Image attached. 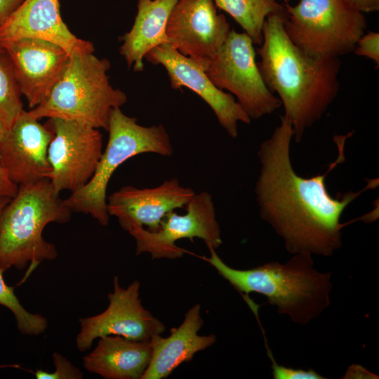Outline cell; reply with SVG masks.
Listing matches in <instances>:
<instances>
[{
    "label": "cell",
    "mask_w": 379,
    "mask_h": 379,
    "mask_svg": "<svg viewBox=\"0 0 379 379\" xmlns=\"http://www.w3.org/2000/svg\"><path fill=\"white\" fill-rule=\"evenodd\" d=\"M9 198H0V211L9 201ZM0 267V305L10 310L13 314L19 331L27 335H39L48 326L46 319L39 314L28 312L20 303L14 292V288L7 285Z\"/></svg>",
    "instance_id": "603a6c76"
},
{
    "label": "cell",
    "mask_w": 379,
    "mask_h": 379,
    "mask_svg": "<svg viewBox=\"0 0 379 379\" xmlns=\"http://www.w3.org/2000/svg\"><path fill=\"white\" fill-rule=\"evenodd\" d=\"M361 13L375 12L379 10V0H342Z\"/></svg>",
    "instance_id": "83f0119b"
},
{
    "label": "cell",
    "mask_w": 379,
    "mask_h": 379,
    "mask_svg": "<svg viewBox=\"0 0 379 379\" xmlns=\"http://www.w3.org/2000/svg\"><path fill=\"white\" fill-rule=\"evenodd\" d=\"M231 30L213 0H178L168 20L166 36L173 48L204 68Z\"/></svg>",
    "instance_id": "7c38bea8"
},
{
    "label": "cell",
    "mask_w": 379,
    "mask_h": 379,
    "mask_svg": "<svg viewBox=\"0 0 379 379\" xmlns=\"http://www.w3.org/2000/svg\"><path fill=\"white\" fill-rule=\"evenodd\" d=\"M47 126L53 133L48 180L58 196L64 190L72 193L93 177L103 151L102 135L99 129L72 120L49 119Z\"/></svg>",
    "instance_id": "9c48e42d"
},
{
    "label": "cell",
    "mask_w": 379,
    "mask_h": 379,
    "mask_svg": "<svg viewBox=\"0 0 379 379\" xmlns=\"http://www.w3.org/2000/svg\"><path fill=\"white\" fill-rule=\"evenodd\" d=\"M0 46L9 57L29 109L37 107L50 94L70 56L59 46L37 39H20Z\"/></svg>",
    "instance_id": "9a60e30c"
},
{
    "label": "cell",
    "mask_w": 379,
    "mask_h": 379,
    "mask_svg": "<svg viewBox=\"0 0 379 379\" xmlns=\"http://www.w3.org/2000/svg\"><path fill=\"white\" fill-rule=\"evenodd\" d=\"M23 0H0V25L19 6Z\"/></svg>",
    "instance_id": "f1b7e54d"
},
{
    "label": "cell",
    "mask_w": 379,
    "mask_h": 379,
    "mask_svg": "<svg viewBox=\"0 0 379 379\" xmlns=\"http://www.w3.org/2000/svg\"><path fill=\"white\" fill-rule=\"evenodd\" d=\"M178 0H138L131 29L123 37L120 53L135 72L144 69L143 60L153 48L168 43L166 26Z\"/></svg>",
    "instance_id": "ffe728a7"
},
{
    "label": "cell",
    "mask_w": 379,
    "mask_h": 379,
    "mask_svg": "<svg viewBox=\"0 0 379 379\" xmlns=\"http://www.w3.org/2000/svg\"><path fill=\"white\" fill-rule=\"evenodd\" d=\"M18 189V186L8 178L0 163V198H13Z\"/></svg>",
    "instance_id": "4316f807"
},
{
    "label": "cell",
    "mask_w": 379,
    "mask_h": 379,
    "mask_svg": "<svg viewBox=\"0 0 379 379\" xmlns=\"http://www.w3.org/2000/svg\"><path fill=\"white\" fill-rule=\"evenodd\" d=\"M59 0H23L0 25V45L20 39L55 44L71 56L91 53L92 43L78 38L64 22Z\"/></svg>",
    "instance_id": "e0dca14e"
},
{
    "label": "cell",
    "mask_w": 379,
    "mask_h": 379,
    "mask_svg": "<svg viewBox=\"0 0 379 379\" xmlns=\"http://www.w3.org/2000/svg\"><path fill=\"white\" fill-rule=\"evenodd\" d=\"M284 1L285 2H288V1H290V0H284Z\"/></svg>",
    "instance_id": "4dcf8cb0"
},
{
    "label": "cell",
    "mask_w": 379,
    "mask_h": 379,
    "mask_svg": "<svg viewBox=\"0 0 379 379\" xmlns=\"http://www.w3.org/2000/svg\"><path fill=\"white\" fill-rule=\"evenodd\" d=\"M72 211L55 194L48 179L18 186L0 211V267L23 270L22 282L44 260L58 256L55 246L43 237L46 225L66 223Z\"/></svg>",
    "instance_id": "277c9868"
},
{
    "label": "cell",
    "mask_w": 379,
    "mask_h": 379,
    "mask_svg": "<svg viewBox=\"0 0 379 379\" xmlns=\"http://www.w3.org/2000/svg\"><path fill=\"white\" fill-rule=\"evenodd\" d=\"M203 325L201 305L196 304L188 310L182 324L171 329L167 338L161 334L152 337L150 361L141 379L166 378L181 364L191 361L196 353L213 345L215 335L198 334Z\"/></svg>",
    "instance_id": "ac0fdd59"
},
{
    "label": "cell",
    "mask_w": 379,
    "mask_h": 379,
    "mask_svg": "<svg viewBox=\"0 0 379 379\" xmlns=\"http://www.w3.org/2000/svg\"><path fill=\"white\" fill-rule=\"evenodd\" d=\"M114 291L107 295V309L97 314L79 319L81 329L76 345L81 352L89 350L93 341L106 335H119L148 341L165 331L164 324L142 305L139 281L126 288L121 287L117 276L114 277Z\"/></svg>",
    "instance_id": "8fae6325"
},
{
    "label": "cell",
    "mask_w": 379,
    "mask_h": 379,
    "mask_svg": "<svg viewBox=\"0 0 379 379\" xmlns=\"http://www.w3.org/2000/svg\"><path fill=\"white\" fill-rule=\"evenodd\" d=\"M353 52L359 56L366 57L379 66V33L368 32L359 39Z\"/></svg>",
    "instance_id": "484cf974"
},
{
    "label": "cell",
    "mask_w": 379,
    "mask_h": 379,
    "mask_svg": "<svg viewBox=\"0 0 379 379\" xmlns=\"http://www.w3.org/2000/svg\"><path fill=\"white\" fill-rule=\"evenodd\" d=\"M253 44L245 32L232 29L204 69L218 88L236 98L251 119H257L272 114L281 104L262 77Z\"/></svg>",
    "instance_id": "ba28073f"
},
{
    "label": "cell",
    "mask_w": 379,
    "mask_h": 379,
    "mask_svg": "<svg viewBox=\"0 0 379 379\" xmlns=\"http://www.w3.org/2000/svg\"><path fill=\"white\" fill-rule=\"evenodd\" d=\"M185 207L183 215L174 211L168 213L156 232L144 227L128 230L136 242V255L148 253L152 259L180 258L185 250L175 242L182 239L199 238L207 247L218 248L222 241L212 195L208 192L195 194Z\"/></svg>",
    "instance_id": "30bf717a"
},
{
    "label": "cell",
    "mask_w": 379,
    "mask_h": 379,
    "mask_svg": "<svg viewBox=\"0 0 379 379\" xmlns=\"http://www.w3.org/2000/svg\"><path fill=\"white\" fill-rule=\"evenodd\" d=\"M195 194L192 188L183 187L175 178L151 188L126 185L108 197L107 211L109 216L117 218L120 226L127 232L145 226L146 230L156 232L168 213L185 206Z\"/></svg>",
    "instance_id": "2e32d148"
},
{
    "label": "cell",
    "mask_w": 379,
    "mask_h": 379,
    "mask_svg": "<svg viewBox=\"0 0 379 379\" xmlns=\"http://www.w3.org/2000/svg\"><path fill=\"white\" fill-rule=\"evenodd\" d=\"M268 357L272 362L274 379H325L313 369L303 370L293 368L279 364L274 359L269 347H267Z\"/></svg>",
    "instance_id": "d4e9b609"
},
{
    "label": "cell",
    "mask_w": 379,
    "mask_h": 379,
    "mask_svg": "<svg viewBox=\"0 0 379 379\" xmlns=\"http://www.w3.org/2000/svg\"><path fill=\"white\" fill-rule=\"evenodd\" d=\"M208 248L210 256L203 258L237 291L263 295L280 314L295 324H308L331 304V273L316 270L310 253L294 254L286 263L276 261L239 270L225 263L215 248Z\"/></svg>",
    "instance_id": "3957f363"
},
{
    "label": "cell",
    "mask_w": 379,
    "mask_h": 379,
    "mask_svg": "<svg viewBox=\"0 0 379 379\" xmlns=\"http://www.w3.org/2000/svg\"><path fill=\"white\" fill-rule=\"evenodd\" d=\"M216 7L228 13L252 39L260 45L267 18L284 8L277 0H213Z\"/></svg>",
    "instance_id": "44dd1931"
},
{
    "label": "cell",
    "mask_w": 379,
    "mask_h": 379,
    "mask_svg": "<svg viewBox=\"0 0 379 379\" xmlns=\"http://www.w3.org/2000/svg\"><path fill=\"white\" fill-rule=\"evenodd\" d=\"M109 67L93 53L71 56L47 98L29 113L38 120L58 118L107 131L112 111L127 101L125 93L111 85Z\"/></svg>",
    "instance_id": "5b68a950"
},
{
    "label": "cell",
    "mask_w": 379,
    "mask_h": 379,
    "mask_svg": "<svg viewBox=\"0 0 379 379\" xmlns=\"http://www.w3.org/2000/svg\"><path fill=\"white\" fill-rule=\"evenodd\" d=\"M145 59L164 67L173 89L187 88L202 98L230 137H237L239 122L251 123V118L232 95L218 88L201 65L169 44L153 48Z\"/></svg>",
    "instance_id": "4fadbf2b"
},
{
    "label": "cell",
    "mask_w": 379,
    "mask_h": 379,
    "mask_svg": "<svg viewBox=\"0 0 379 379\" xmlns=\"http://www.w3.org/2000/svg\"><path fill=\"white\" fill-rule=\"evenodd\" d=\"M284 19L285 8L267 18L255 52L262 77L278 95L298 142L335 99L341 65L338 58L311 56L297 47L285 32Z\"/></svg>",
    "instance_id": "7a4b0ae2"
},
{
    "label": "cell",
    "mask_w": 379,
    "mask_h": 379,
    "mask_svg": "<svg viewBox=\"0 0 379 379\" xmlns=\"http://www.w3.org/2000/svg\"><path fill=\"white\" fill-rule=\"evenodd\" d=\"M151 354L149 340L106 335L100 338L93 350L83 358V366L106 379H141Z\"/></svg>",
    "instance_id": "d6986e66"
},
{
    "label": "cell",
    "mask_w": 379,
    "mask_h": 379,
    "mask_svg": "<svg viewBox=\"0 0 379 379\" xmlns=\"http://www.w3.org/2000/svg\"><path fill=\"white\" fill-rule=\"evenodd\" d=\"M280 120L258 152L260 171L255 193L260 215L281 237L288 253L331 256L343 245V228L363 219L341 223L344 211L366 190L375 188L378 180H368L360 191L333 197L326 180L345 161V142L353 132L334 137L338 157L323 174L305 178L295 171L291 160L292 126L284 116Z\"/></svg>",
    "instance_id": "6da1fadb"
},
{
    "label": "cell",
    "mask_w": 379,
    "mask_h": 379,
    "mask_svg": "<svg viewBox=\"0 0 379 379\" xmlns=\"http://www.w3.org/2000/svg\"><path fill=\"white\" fill-rule=\"evenodd\" d=\"M366 26L364 13L342 0H300L285 8L287 36L314 57L339 58L353 52Z\"/></svg>",
    "instance_id": "52a82bcc"
},
{
    "label": "cell",
    "mask_w": 379,
    "mask_h": 379,
    "mask_svg": "<svg viewBox=\"0 0 379 379\" xmlns=\"http://www.w3.org/2000/svg\"><path fill=\"white\" fill-rule=\"evenodd\" d=\"M53 361L55 366L53 372L36 369L34 373L37 379H81L83 373L61 354L54 352Z\"/></svg>",
    "instance_id": "cb8c5ba5"
},
{
    "label": "cell",
    "mask_w": 379,
    "mask_h": 379,
    "mask_svg": "<svg viewBox=\"0 0 379 379\" xmlns=\"http://www.w3.org/2000/svg\"><path fill=\"white\" fill-rule=\"evenodd\" d=\"M53 131L23 109L0 138V163L18 186L48 179Z\"/></svg>",
    "instance_id": "5bb4252c"
},
{
    "label": "cell",
    "mask_w": 379,
    "mask_h": 379,
    "mask_svg": "<svg viewBox=\"0 0 379 379\" xmlns=\"http://www.w3.org/2000/svg\"><path fill=\"white\" fill-rule=\"evenodd\" d=\"M107 131V143L93 177L64 199L72 212L90 215L103 226L109 220L107 185L117 168L140 154L154 153L164 157L173 154L169 134L164 125H140L135 118L125 114L120 107L112 111Z\"/></svg>",
    "instance_id": "8992f818"
},
{
    "label": "cell",
    "mask_w": 379,
    "mask_h": 379,
    "mask_svg": "<svg viewBox=\"0 0 379 379\" xmlns=\"http://www.w3.org/2000/svg\"><path fill=\"white\" fill-rule=\"evenodd\" d=\"M4 130H5V129L4 128V127H3V126H1V124H0V138H1V136L2 135V134H3L4 131Z\"/></svg>",
    "instance_id": "f546056e"
},
{
    "label": "cell",
    "mask_w": 379,
    "mask_h": 379,
    "mask_svg": "<svg viewBox=\"0 0 379 379\" xmlns=\"http://www.w3.org/2000/svg\"><path fill=\"white\" fill-rule=\"evenodd\" d=\"M21 96L9 57L0 46V124L5 130L24 109Z\"/></svg>",
    "instance_id": "7402d4cb"
}]
</instances>
